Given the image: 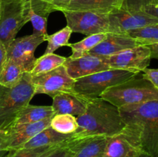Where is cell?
Segmentation results:
<instances>
[{
    "label": "cell",
    "instance_id": "6da1fadb",
    "mask_svg": "<svg viewBox=\"0 0 158 157\" xmlns=\"http://www.w3.org/2000/svg\"><path fill=\"white\" fill-rule=\"evenodd\" d=\"M119 109L126 123L122 133L150 157H158V99Z\"/></svg>",
    "mask_w": 158,
    "mask_h": 157
},
{
    "label": "cell",
    "instance_id": "5bb4252c",
    "mask_svg": "<svg viewBox=\"0 0 158 157\" xmlns=\"http://www.w3.org/2000/svg\"><path fill=\"white\" fill-rule=\"evenodd\" d=\"M141 46L140 43L127 34L109 32L106 37L88 53L97 56H110L125 49Z\"/></svg>",
    "mask_w": 158,
    "mask_h": 157
},
{
    "label": "cell",
    "instance_id": "277c9868",
    "mask_svg": "<svg viewBox=\"0 0 158 157\" xmlns=\"http://www.w3.org/2000/svg\"><path fill=\"white\" fill-rule=\"evenodd\" d=\"M100 98L117 108L127 105H137L158 99V89L151 81L143 78H134L105 90Z\"/></svg>",
    "mask_w": 158,
    "mask_h": 157
},
{
    "label": "cell",
    "instance_id": "e0dca14e",
    "mask_svg": "<svg viewBox=\"0 0 158 157\" xmlns=\"http://www.w3.org/2000/svg\"><path fill=\"white\" fill-rule=\"evenodd\" d=\"M87 102L74 92H62L52 97V107L55 115L69 114L78 117L85 112Z\"/></svg>",
    "mask_w": 158,
    "mask_h": 157
},
{
    "label": "cell",
    "instance_id": "f1b7e54d",
    "mask_svg": "<svg viewBox=\"0 0 158 157\" xmlns=\"http://www.w3.org/2000/svg\"><path fill=\"white\" fill-rule=\"evenodd\" d=\"M22 1H23V7H24V15L26 19L28 12H30V11L35 12V13L39 14V15H43V16H49L45 12V0H22Z\"/></svg>",
    "mask_w": 158,
    "mask_h": 157
},
{
    "label": "cell",
    "instance_id": "44dd1931",
    "mask_svg": "<svg viewBox=\"0 0 158 157\" xmlns=\"http://www.w3.org/2000/svg\"><path fill=\"white\" fill-rule=\"evenodd\" d=\"M24 72L23 66L12 59H7L0 73V84L6 87H13L21 80Z\"/></svg>",
    "mask_w": 158,
    "mask_h": 157
},
{
    "label": "cell",
    "instance_id": "e575fe53",
    "mask_svg": "<svg viewBox=\"0 0 158 157\" xmlns=\"http://www.w3.org/2000/svg\"><path fill=\"white\" fill-rule=\"evenodd\" d=\"M142 10H143V12H146V13L153 15V16L158 18V5H151V6H147V7L143 8Z\"/></svg>",
    "mask_w": 158,
    "mask_h": 157
},
{
    "label": "cell",
    "instance_id": "5b68a950",
    "mask_svg": "<svg viewBox=\"0 0 158 157\" xmlns=\"http://www.w3.org/2000/svg\"><path fill=\"white\" fill-rule=\"evenodd\" d=\"M139 73L130 70L111 69L75 80L73 92L86 99L100 98L109 88L137 76Z\"/></svg>",
    "mask_w": 158,
    "mask_h": 157
},
{
    "label": "cell",
    "instance_id": "7a4b0ae2",
    "mask_svg": "<svg viewBox=\"0 0 158 157\" xmlns=\"http://www.w3.org/2000/svg\"><path fill=\"white\" fill-rule=\"evenodd\" d=\"M76 118L78 128L73 133L74 139L93 135L114 136L126 126L119 108L101 98L88 99L85 112Z\"/></svg>",
    "mask_w": 158,
    "mask_h": 157
},
{
    "label": "cell",
    "instance_id": "d590c367",
    "mask_svg": "<svg viewBox=\"0 0 158 157\" xmlns=\"http://www.w3.org/2000/svg\"><path fill=\"white\" fill-rule=\"evenodd\" d=\"M148 46L151 50V58H157L158 59V42L148 45Z\"/></svg>",
    "mask_w": 158,
    "mask_h": 157
},
{
    "label": "cell",
    "instance_id": "d6a6232c",
    "mask_svg": "<svg viewBox=\"0 0 158 157\" xmlns=\"http://www.w3.org/2000/svg\"><path fill=\"white\" fill-rule=\"evenodd\" d=\"M142 76L147 78L153 83L154 86L158 89V69H145Z\"/></svg>",
    "mask_w": 158,
    "mask_h": 157
},
{
    "label": "cell",
    "instance_id": "52a82bcc",
    "mask_svg": "<svg viewBox=\"0 0 158 157\" xmlns=\"http://www.w3.org/2000/svg\"><path fill=\"white\" fill-rule=\"evenodd\" d=\"M66 26L73 32L87 36L110 32L108 15L85 11H63Z\"/></svg>",
    "mask_w": 158,
    "mask_h": 157
},
{
    "label": "cell",
    "instance_id": "3957f363",
    "mask_svg": "<svg viewBox=\"0 0 158 157\" xmlns=\"http://www.w3.org/2000/svg\"><path fill=\"white\" fill-rule=\"evenodd\" d=\"M31 77L29 72H24L19 83L13 87L0 84V131L2 132L13 126L19 112L35 95Z\"/></svg>",
    "mask_w": 158,
    "mask_h": 157
},
{
    "label": "cell",
    "instance_id": "2e32d148",
    "mask_svg": "<svg viewBox=\"0 0 158 157\" xmlns=\"http://www.w3.org/2000/svg\"><path fill=\"white\" fill-rule=\"evenodd\" d=\"M148 154L135 146L123 133L107 137L103 157H146Z\"/></svg>",
    "mask_w": 158,
    "mask_h": 157
},
{
    "label": "cell",
    "instance_id": "4dcf8cb0",
    "mask_svg": "<svg viewBox=\"0 0 158 157\" xmlns=\"http://www.w3.org/2000/svg\"><path fill=\"white\" fill-rule=\"evenodd\" d=\"M73 1V0H45V12L46 15H49L52 12L56 11L61 12Z\"/></svg>",
    "mask_w": 158,
    "mask_h": 157
},
{
    "label": "cell",
    "instance_id": "9c48e42d",
    "mask_svg": "<svg viewBox=\"0 0 158 157\" xmlns=\"http://www.w3.org/2000/svg\"><path fill=\"white\" fill-rule=\"evenodd\" d=\"M48 35L32 33L19 38H15L11 42L7 50L8 59H12L23 66L26 72H30L35 65V51L43 42L46 41Z\"/></svg>",
    "mask_w": 158,
    "mask_h": 157
},
{
    "label": "cell",
    "instance_id": "8992f818",
    "mask_svg": "<svg viewBox=\"0 0 158 157\" xmlns=\"http://www.w3.org/2000/svg\"><path fill=\"white\" fill-rule=\"evenodd\" d=\"M27 23L22 0H2L0 9V42L7 49L15 35Z\"/></svg>",
    "mask_w": 158,
    "mask_h": 157
},
{
    "label": "cell",
    "instance_id": "7c38bea8",
    "mask_svg": "<svg viewBox=\"0 0 158 157\" xmlns=\"http://www.w3.org/2000/svg\"><path fill=\"white\" fill-rule=\"evenodd\" d=\"M52 118L34 123L13 125L7 132H5V151L8 152L9 151L21 148L25 143L33 138L39 132L50 126Z\"/></svg>",
    "mask_w": 158,
    "mask_h": 157
},
{
    "label": "cell",
    "instance_id": "74e56055",
    "mask_svg": "<svg viewBox=\"0 0 158 157\" xmlns=\"http://www.w3.org/2000/svg\"><path fill=\"white\" fill-rule=\"evenodd\" d=\"M1 4H2V0H0V9H1Z\"/></svg>",
    "mask_w": 158,
    "mask_h": 157
},
{
    "label": "cell",
    "instance_id": "9a60e30c",
    "mask_svg": "<svg viewBox=\"0 0 158 157\" xmlns=\"http://www.w3.org/2000/svg\"><path fill=\"white\" fill-rule=\"evenodd\" d=\"M107 137L93 135L72 139L67 145L74 152L73 157H103Z\"/></svg>",
    "mask_w": 158,
    "mask_h": 157
},
{
    "label": "cell",
    "instance_id": "603a6c76",
    "mask_svg": "<svg viewBox=\"0 0 158 157\" xmlns=\"http://www.w3.org/2000/svg\"><path fill=\"white\" fill-rule=\"evenodd\" d=\"M66 59V57L54 53L43 55L40 58H36L33 69L29 73L31 75H35L49 72L59 66H63Z\"/></svg>",
    "mask_w": 158,
    "mask_h": 157
},
{
    "label": "cell",
    "instance_id": "4316f807",
    "mask_svg": "<svg viewBox=\"0 0 158 157\" xmlns=\"http://www.w3.org/2000/svg\"><path fill=\"white\" fill-rule=\"evenodd\" d=\"M60 146L14 149V150L9 151L6 157H46Z\"/></svg>",
    "mask_w": 158,
    "mask_h": 157
},
{
    "label": "cell",
    "instance_id": "30bf717a",
    "mask_svg": "<svg viewBox=\"0 0 158 157\" xmlns=\"http://www.w3.org/2000/svg\"><path fill=\"white\" fill-rule=\"evenodd\" d=\"M112 33L125 34L130 31L158 24V18L141 11L118 9L108 14Z\"/></svg>",
    "mask_w": 158,
    "mask_h": 157
},
{
    "label": "cell",
    "instance_id": "836d02e7",
    "mask_svg": "<svg viewBox=\"0 0 158 157\" xmlns=\"http://www.w3.org/2000/svg\"><path fill=\"white\" fill-rule=\"evenodd\" d=\"M7 50L4 45L0 42V73L7 62Z\"/></svg>",
    "mask_w": 158,
    "mask_h": 157
},
{
    "label": "cell",
    "instance_id": "d6986e66",
    "mask_svg": "<svg viewBox=\"0 0 158 157\" xmlns=\"http://www.w3.org/2000/svg\"><path fill=\"white\" fill-rule=\"evenodd\" d=\"M74 139L73 134H64L54 130L50 126L39 132L19 149L60 146Z\"/></svg>",
    "mask_w": 158,
    "mask_h": 157
},
{
    "label": "cell",
    "instance_id": "f546056e",
    "mask_svg": "<svg viewBox=\"0 0 158 157\" xmlns=\"http://www.w3.org/2000/svg\"><path fill=\"white\" fill-rule=\"evenodd\" d=\"M151 5H158V0H125L121 9L128 11H141Z\"/></svg>",
    "mask_w": 158,
    "mask_h": 157
},
{
    "label": "cell",
    "instance_id": "1f68e13d",
    "mask_svg": "<svg viewBox=\"0 0 158 157\" xmlns=\"http://www.w3.org/2000/svg\"><path fill=\"white\" fill-rule=\"evenodd\" d=\"M74 152L71 150L67 145V143L56 148L46 157H73Z\"/></svg>",
    "mask_w": 158,
    "mask_h": 157
},
{
    "label": "cell",
    "instance_id": "83f0119b",
    "mask_svg": "<svg viewBox=\"0 0 158 157\" xmlns=\"http://www.w3.org/2000/svg\"><path fill=\"white\" fill-rule=\"evenodd\" d=\"M47 19L48 17L39 15L32 11L28 12L27 15H26L27 22H32V27H33V33L43 35H48L47 30H46Z\"/></svg>",
    "mask_w": 158,
    "mask_h": 157
},
{
    "label": "cell",
    "instance_id": "484cf974",
    "mask_svg": "<svg viewBox=\"0 0 158 157\" xmlns=\"http://www.w3.org/2000/svg\"><path fill=\"white\" fill-rule=\"evenodd\" d=\"M126 34L143 46L157 43L158 42V24L130 31Z\"/></svg>",
    "mask_w": 158,
    "mask_h": 157
},
{
    "label": "cell",
    "instance_id": "d4e9b609",
    "mask_svg": "<svg viewBox=\"0 0 158 157\" xmlns=\"http://www.w3.org/2000/svg\"><path fill=\"white\" fill-rule=\"evenodd\" d=\"M72 32V30L66 26V27L60 29L58 32L50 35H48L46 38V42H48L47 47L43 55L53 53L59 48L68 46Z\"/></svg>",
    "mask_w": 158,
    "mask_h": 157
},
{
    "label": "cell",
    "instance_id": "f35d334b",
    "mask_svg": "<svg viewBox=\"0 0 158 157\" xmlns=\"http://www.w3.org/2000/svg\"><path fill=\"white\" fill-rule=\"evenodd\" d=\"M146 157H150V156H146Z\"/></svg>",
    "mask_w": 158,
    "mask_h": 157
},
{
    "label": "cell",
    "instance_id": "8d00e7d4",
    "mask_svg": "<svg viewBox=\"0 0 158 157\" xmlns=\"http://www.w3.org/2000/svg\"><path fill=\"white\" fill-rule=\"evenodd\" d=\"M4 135L5 132L0 131V157H4L6 152L4 149Z\"/></svg>",
    "mask_w": 158,
    "mask_h": 157
},
{
    "label": "cell",
    "instance_id": "ffe728a7",
    "mask_svg": "<svg viewBox=\"0 0 158 157\" xmlns=\"http://www.w3.org/2000/svg\"><path fill=\"white\" fill-rule=\"evenodd\" d=\"M55 115L52 106H32L28 104L17 115L15 124L34 123Z\"/></svg>",
    "mask_w": 158,
    "mask_h": 157
},
{
    "label": "cell",
    "instance_id": "8fae6325",
    "mask_svg": "<svg viewBox=\"0 0 158 157\" xmlns=\"http://www.w3.org/2000/svg\"><path fill=\"white\" fill-rule=\"evenodd\" d=\"M105 58L110 69L130 70L140 73L150 65L151 50L148 46L141 45Z\"/></svg>",
    "mask_w": 158,
    "mask_h": 157
},
{
    "label": "cell",
    "instance_id": "4fadbf2b",
    "mask_svg": "<svg viewBox=\"0 0 158 157\" xmlns=\"http://www.w3.org/2000/svg\"><path fill=\"white\" fill-rule=\"evenodd\" d=\"M63 66L68 75L74 80L87 76L97 72L111 69L103 56L86 53L77 58H66Z\"/></svg>",
    "mask_w": 158,
    "mask_h": 157
},
{
    "label": "cell",
    "instance_id": "cb8c5ba5",
    "mask_svg": "<svg viewBox=\"0 0 158 157\" xmlns=\"http://www.w3.org/2000/svg\"><path fill=\"white\" fill-rule=\"evenodd\" d=\"M50 126L59 132L64 134L73 133L78 128L77 118L69 114H57L51 119Z\"/></svg>",
    "mask_w": 158,
    "mask_h": 157
},
{
    "label": "cell",
    "instance_id": "7402d4cb",
    "mask_svg": "<svg viewBox=\"0 0 158 157\" xmlns=\"http://www.w3.org/2000/svg\"><path fill=\"white\" fill-rule=\"evenodd\" d=\"M107 33H100L96 35L86 36L84 39L76 43H69L68 46L72 49V54L69 56L70 58H77L88 53L92 49H94L97 44L103 41L106 37Z\"/></svg>",
    "mask_w": 158,
    "mask_h": 157
},
{
    "label": "cell",
    "instance_id": "ac0fdd59",
    "mask_svg": "<svg viewBox=\"0 0 158 157\" xmlns=\"http://www.w3.org/2000/svg\"><path fill=\"white\" fill-rule=\"evenodd\" d=\"M125 0H73L61 11H85L108 14L120 9Z\"/></svg>",
    "mask_w": 158,
    "mask_h": 157
},
{
    "label": "cell",
    "instance_id": "ba28073f",
    "mask_svg": "<svg viewBox=\"0 0 158 157\" xmlns=\"http://www.w3.org/2000/svg\"><path fill=\"white\" fill-rule=\"evenodd\" d=\"M31 76L35 95L46 94L52 98L62 92H73L75 80L68 75L63 65L49 72Z\"/></svg>",
    "mask_w": 158,
    "mask_h": 157
}]
</instances>
